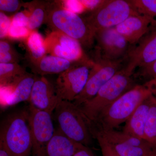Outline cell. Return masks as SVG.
Segmentation results:
<instances>
[{
  "mask_svg": "<svg viewBox=\"0 0 156 156\" xmlns=\"http://www.w3.org/2000/svg\"><path fill=\"white\" fill-rule=\"evenodd\" d=\"M46 24L58 32L78 41L82 48L89 49L95 42V34L85 18L62 6L59 1H50Z\"/></svg>",
  "mask_w": 156,
  "mask_h": 156,
  "instance_id": "6da1fadb",
  "label": "cell"
},
{
  "mask_svg": "<svg viewBox=\"0 0 156 156\" xmlns=\"http://www.w3.org/2000/svg\"><path fill=\"white\" fill-rule=\"evenodd\" d=\"M151 94L146 84L136 85L105 108L97 119L89 121L106 130H115L126 123L135 110Z\"/></svg>",
  "mask_w": 156,
  "mask_h": 156,
  "instance_id": "7a4b0ae2",
  "label": "cell"
},
{
  "mask_svg": "<svg viewBox=\"0 0 156 156\" xmlns=\"http://www.w3.org/2000/svg\"><path fill=\"white\" fill-rule=\"evenodd\" d=\"M0 144L10 156H29L32 140L28 110L14 113L4 120L0 131Z\"/></svg>",
  "mask_w": 156,
  "mask_h": 156,
  "instance_id": "3957f363",
  "label": "cell"
},
{
  "mask_svg": "<svg viewBox=\"0 0 156 156\" xmlns=\"http://www.w3.org/2000/svg\"><path fill=\"white\" fill-rule=\"evenodd\" d=\"M133 75L126 68H122L101 88L93 98L78 106L87 121H95L105 108L136 86Z\"/></svg>",
  "mask_w": 156,
  "mask_h": 156,
  "instance_id": "277c9868",
  "label": "cell"
},
{
  "mask_svg": "<svg viewBox=\"0 0 156 156\" xmlns=\"http://www.w3.org/2000/svg\"><path fill=\"white\" fill-rule=\"evenodd\" d=\"M58 129L75 142L88 147L92 136L88 121L79 107L73 102L60 99L54 112Z\"/></svg>",
  "mask_w": 156,
  "mask_h": 156,
  "instance_id": "5b68a950",
  "label": "cell"
},
{
  "mask_svg": "<svg viewBox=\"0 0 156 156\" xmlns=\"http://www.w3.org/2000/svg\"><path fill=\"white\" fill-rule=\"evenodd\" d=\"M138 14L130 0H106L100 3L85 17L95 34L112 28L134 14Z\"/></svg>",
  "mask_w": 156,
  "mask_h": 156,
  "instance_id": "8992f818",
  "label": "cell"
},
{
  "mask_svg": "<svg viewBox=\"0 0 156 156\" xmlns=\"http://www.w3.org/2000/svg\"><path fill=\"white\" fill-rule=\"evenodd\" d=\"M123 61V59L108 61L96 58L90 69L85 88L73 103L80 106L93 98L101 88L122 69Z\"/></svg>",
  "mask_w": 156,
  "mask_h": 156,
  "instance_id": "52a82bcc",
  "label": "cell"
},
{
  "mask_svg": "<svg viewBox=\"0 0 156 156\" xmlns=\"http://www.w3.org/2000/svg\"><path fill=\"white\" fill-rule=\"evenodd\" d=\"M28 112L32 156H47L48 144L55 131L52 115L30 105Z\"/></svg>",
  "mask_w": 156,
  "mask_h": 156,
  "instance_id": "ba28073f",
  "label": "cell"
},
{
  "mask_svg": "<svg viewBox=\"0 0 156 156\" xmlns=\"http://www.w3.org/2000/svg\"><path fill=\"white\" fill-rule=\"evenodd\" d=\"M93 62L81 64L59 74L54 84L56 95L61 100L72 101L83 91Z\"/></svg>",
  "mask_w": 156,
  "mask_h": 156,
  "instance_id": "9c48e42d",
  "label": "cell"
},
{
  "mask_svg": "<svg viewBox=\"0 0 156 156\" xmlns=\"http://www.w3.org/2000/svg\"><path fill=\"white\" fill-rule=\"evenodd\" d=\"M96 58L108 61L124 59L128 56L130 44L115 27L98 31L95 33Z\"/></svg>",
  "mask_w": 156,
  "mask_h": 156,
  "instance_id": "30bf717a",
  "label": "cell"
},
{
  "mask_svg": "<svg viewBox=\"0 0 156 156\" xmlns=\"http://www.w3.org/2000/svg\"><path fill=\"white\" fill-rule=\"evenodd\" d=\"M44 44L47 53L50 55L74 62L91 61L78 41L58 32L52 31L48 34L44 39Z\"/></svg>",
  "mask_w": 156,
  "mask_h": 156,
  "instance_id": "8fae6325",
  "label": "cell"
},
{
  "mask_svg": "<svg viewBox=\"0 0 156 156\" xmlns=\"http://www.w3.org/2000/svg\"><path fill=\"white\" fill-rule=\"evenodd\" d=\"M36 76L26 72L9 83L0 86L1 107L5 108L29 101Z\"/></svg>",
  "mask_w": 156,
  "mask_h": 156,
  "instance_id": "7c38bea8",
  "label": "cell"
},
{
  "mask_svg": "<svg viewBox=\"0 0 156 156\" xmlns=\"http://www.w3.org/2000/svg\"><path fill=\"white\" fill-rule=\"evenodd\" d=\"M134 48L130 49L126 67L127 71L134 74L137 68H142L156 60V26L152 27Z\"/></svg>",
  "mask_w": 156,
  "mask_h": 156,
  "instance_id": "4fadbf2b",
  "label": "cell"
},
{
  "mask_svg": "<svg viewBox=\"0 0 156 156\" xmlns=\"http://www.w3.org/2000/svg\"><path fill=\"white\" fill-rule=\"evenodd\" d=\"M60 100L54 85L44 76H36L28 101L30 105L52 115Z\"/></svg>",
  "mask_w": 156,
  "mask_h": 156,
  "instance_id": "5bb4252c",
  "label": "cell"
},
{
  "mask_svg": "<svg viewBox=\"0 0 156 156\" xmlns=\"http://www.w3.org/2000/svg\"><path fill=\"white\" fill-rule=\"evenodd\" d=\"M153 26V21L150 17L138 14L128 17L115 28L130 45H134L137 44Z\"/></svg>",
  "mask_w": 156,
  "mask_h": 156,
  "instance_id": "9a60e30c",
  "label": "cell"
},
{
  "mask_svg": "<svg viewBox=\"0 0 156 156\" xmlns=\"http://www.w3.org/2000/svg\"><path fill=\"white\" fill-rule=\"evenodd\" d=\"M88 62H74L53 55H46L35 62H28V66L34 74L44 76L60 74L72 68Z\"/></svg>",
  "mask_w": 156,
  "mask_h": 156,
  "instance_id": "2e32d148",
  "label": "cell"
},
{
  "mask_svg": "<svg viewBox=\"0 0 156 156\" xmlns=\"http://www.w3.org/2000/svg\"><path fill=\"white\" fill-rule=\"evenodd\" d=\"M154 100V96L151 93L139 105L126 123L123 128V132L138 138L145 140V125L151 107Z\"/></svg>",
  "mask_w": 156,
  "mask_h": 156,
  "instance_id": "e0dca14e",
  "label": "cell"
},
{
  "mask_svg": "<svg viewBox=\"0 0 156 156\" xmlns=\"http://www.w3.org/2000/svg\"><path fill=\"white\" fill-rule=\"evenodd\" d=\"M82 145L69 139L58 128L48 144L47 156H74Z\"/></svg>",
  "mask_w": 156,
  "mask_h": 156,
  "instance_id": "ac0fdd59",
  "label": "cell"
},
{
  "mask_svg": "<svg viewBox=\"0 0 156 156\" xmlns=\"http://www.w3.org/2000/svg\"><path fill=\"white\" fill-rule=\"evenodd\" d=\"M50 1H34L24 3L23 7L28 11L29 22L28 28L30 31L35 30L43 23H45Z\"/></svg>",
  "mask_w": 156,
  "mask_h": 156,
  "instance_id": "d6986e66",
  "label": "cell"
},
{
  "mask_svg": "<svg viewBox=\"0 0 156 156\" xmlns=\"http://www.w3.org/2000/svg\"><path fill=\"white\" fill-rule=\"evenodd\" d=\"M24 41L27 61H36L47 55L44 39L36 30L32 31Z\"/></svg>",
  "mask_w": 156,
  "mask_h": 156,
  "instance_id": "ffe728a7",
  "label": "cell"
},
{
  "mask_svg": "<svg viewBox=\"0 0 156 156\" xmlns=\"http://www.w3.org/2000/svg\"><path fill=\"white\" fill-rule=\"evenodd\" d=\"M108 143L121 156H156V148L153 147H139L125 144Z\"/></svg>",
  "mask_w": 156,
  "mask_h": 156,
  "instance_id": "44dd1931",
  "label": "cell"
},
{
  "mask_svg": "<svg viewBox=\"0 0 156 156\" xmlns=\"http://www.w3.org/2000/svg\"><path fill=\"white\" fill-rule=\"evenodd\" d=\"M26 72L25 68L18 63H0V86L9 83Z\"/></svg>",
  "mask_w": 156,
  "mask_h": 156,
  "instance_id": "7402d4cb",
  "label": "cell"
},
{
  "mask_svg": "<svg viewBox=\"0 0 156 156\" xmlns=\"http://www.w3.org/2000/svg\"><path fill=\"white\" fill-rule=\"evenodd\" d=\"M22 59V56L15 50L9 41L1 39L0 63H18Z\"/></svg>",
  "mask_w": 156,
  "mask_h": 156,
  "instance_id": "603a6c76",
  "label": "cell"
},
{
  "mask_svg": "<svg viewBox=\"0 0 156 156\" xmlns=\"http://www.w3.org/2000/svg\"><path fill=\"white\" fill-rule=\"evenodd\" d=\"M144 139L156 148V98L149 112L144 129Z\"/></svg>",
  "mask_w": 156,
  "mask_h": 156,
  "instance_id": "cb8c5ba5",
  "label": "cell"
},
{
  "mask_svg": "<svg viewBox=\"0 0 156 156\" xmlns=\"http://www.w3.org/2000/svg\"><path fill=\"white\" fill-rule=\"evenodd\" d=\"M140 14L150 17L156 26V0H130Z\"/></svg>",
  "mask_w": 156,
  "mask_h": 156,
  "instance_id": "d4e9b609",
  "label": "cell"
},
{
  "mask_svg": "<svg viewBox=\"0 0 156 156\" xmlns=\"http://www.w3.org/2000/svg\"><path fill=\"white\" fill-rule=\"evenodd\" d=\"M24 4L18 0H0V10L3 12L16 14Z\"/></svg>",
  "mask_w": 156,
  "mask_h": 156,
  "instance_id": "484cf974",
  "label": "cell"
},
{
  "mask_svg": "<svg viewBox=\"0 0 156 156\" xmlns=\"http://www.w3.org/2000/svg\"><path fill=\"white\" fill-rule=\"evenodd\" d=\"M31 31L27 27L16 26L11 24L7 37L15 40H24Z\"/></svg>",
  "mask_w": 156,
  "mask_h": 156,
  "instance_id": "4316f807",
  "label": "cell"
},
{
  "mask_svg": "<svg viewBox=\"0 0 156 156\" xmlns=\"http://www.w3.org/2000/svg\"><path fill=\"white\" fill-rule=\"evenodd\" d=\"M62 6L65 9L76 14L83 12L86 10L82 1H59Z\"/></svg>",
  "mask_w": 156,
  "mask_h": 156,
  "instance_id": "83f0119b",
  "label": "cell"
},
{
  "mask_svg": "<svg viewBox=\"0 0 156 156\" xmlns=\"http://www.w3.org/2000/svg\"><path fill=\"white\" fill-rule=\"evenodd\" d=\"M11 18L12 25L28 28L29 15L27 10L17 12L12 16Z\"/></svg>",
  "mask_w": 156,
  "mask_h": 156,
  "instance_id": "f1b7e54d",
  "label": "cell"
},
{
  "mask_svg": "<svg viewBox=\"0 0 156 156\" xmlns=\"http://www.w3.org/2000/svg\"><path fill=\"white\" fill-rule=\"evenodd\" d=\"M101 149L102 156H121L108 142L99 136H94Z\"/></svg>",
  "mask_w": 156,
  "mask_h": 156,
  "instance_id": "f546056e",
  "label": "cell"
},
{
  "mask_svg": "<svg viewBox=\"0 0 156 156\" xmlns=\"http://www.w3.org/2000/svg\"><path fill=\"white\" fill-rule=\"evenodd\" d=\"M12 23V18L4 12H0V37L1 39L7 37Z\"/></svg>",
  "mask_w": 156,
  "mask_h": 156,
  "instance_id": "4dcf8cb0",
  "label": "cell"
},
{
  "mask_svg": "<svg viewBox=\"0 0 156 156\" xmlns=\"http://www.w3.org/2000/svg\"><path fill=\"white\" fill-rule=\"evenodd\" d=\"M140 73V76H142L148 81L156 82V60L145 67L142 68Z\"/></svg>",
  "mask_w": 156,
  "mask_h": 156,
  "instance_id": "1f68e13d",
  "label": "cell"
},
{
  "mask_svg": "<svg viewBox=\"0 0 156 156\" xmlns=\"http://www.w3.org/2000/svg\"><path fill=\"white\" fill-rule=\"evenodd\" d=\"M74 156H95L92 151L86 146L82 145Z\"/></svg>",
  "mask_w": 156,
  "mask_h": 156,
  "instance_id": "d6a6232c",
  "label": "cell"
},
{
  "mask_svg": "<svg viewBox=\"0 0 156 156\" xmlns=\"http://www.w3.org/2000/svg\"><path fill=\"white\" fill-rule=\"evenodd\" d=\"M145 83L150 89L152 94L156 98V82L148 81V82H146Z\"/></svg>",
  "mask_w": 156,
  "mask_h": 156,
  "instance_id": "836d02e7",
  "label": "cell"
},
{
  "mask_svg": "<svg viewBox=\"0 0 156 156\" xmlns=\"http://www.w3.org/2000/svg\"><path fill=\"white\" fill-rule=\"evenodd\" d=\"M0 156H10L2 144H0Z\"/></svg>",
  "mask_w": 156,
  "mask_h": 156,
  "instance_id": "e575fe53",
  "label": "cell"
}]
</instances>
